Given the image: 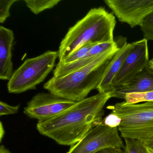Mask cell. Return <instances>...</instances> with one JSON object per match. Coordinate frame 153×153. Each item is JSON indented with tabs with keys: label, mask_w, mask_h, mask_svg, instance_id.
Instances as JSON below:
<instances>
[{
	"label": "cell",
	"mask_w": 153,
	"mask_h": 153,
	"mask_svg": "<svg viewBox=\"0 0 153 153\" xmlns=\"http://www.w3.org/2000/svg\"><path fill=\"white\" fill-rule=\"evenodd\" d=\"M95 153H126V152L122 149L108 148L99 150Z\"/></svg>",
	"instance_id": "obj_21"
},
{
	"label": "cell",
	"mask_w": 153,
	"mask_h": 153,
	"mask_svg": "<svg viewBox=\"0 0 153 153\" xmlns=\"http://www.w3.org/2000/svg\"><path fill=\"white\" fill-rule=\"evenodd\" d=\"M58 58V51H48L37 57L26 59L9 80L8 92L18 94L36 89L52 71Z\"/></svg>",
	"instance_id": "obj_5"
},
{
	"label": "cell",
	"mask_w": 153,
	"mask_h": 153,
	"mask_svg": "<svg viewBox=\"0 0 153 153\" xmlns=\"http://www.w3.org/2000/svg\"><path fill=\"white\" fill-rule=\"evenodd\" d=\"M19 105L12 106L5 102H0V116L16 114L19 111Z\"/></svg>",
	"instance_id": "obj_19"
},
{
	"label": "cell",
	"mask_w": 153,
	"mask_h": 153,
	"mask_svg": "<svg viewBox=\"0 0 153 153\" xmlns=\"http://www.w3.org/2000/svg\"><path fill=\"white\" fill-rule=\"evenodd\" d=\"M94 45L91 44L85 45L79 47V48L77 49L73 52L71 53L70 55L67 56L62 62H59L62 63V64H68V63L76 61L85 57L89 51L90 48Z\"/></svg>",
	"instance_id": "obj_15"
},
{
	"label": "cell",
	"mask_w": 153,
	"mask_h": 153,
	"mask_svg": "<svg viewBox=\"0 0 153 153\" xmlns=\"http://www.w3.org/2000/svg\"><path fill=\"white\" fill-rule=\"evenodd\" d=\"M145 145H146V146H147L148 147L153 149V141H151V142H149L148 144Z\"/></svg>",
	"instance_id": "obj_24"
},
{
	"label": "cell",
	"mask_w": 153,
	"mask_h": 153,
	"mask_svg": "<svg viewBox=\"0 0 153 153\" xmlns=\"http://www.w3.org/2000/svg\"><path fill=\"white\" fill-rule=\"evenodd\" d=\"M0 153H12L7 149L5 147V146L1 145L0 147Z\"/></svg>",
	"instance_id": "obj_23"
},
{
	"label": "cell",
	"mask_w": 153,
	"mask_h": 153,
	"mask_svg": "<svg viewBox=\"0 0 153 153\" xmlns=\"http://www.w3.org/2000/svg\"><path fill=\"white\" fill-rule=\"evenodd\" d=\"M118 20L131 27L141 26L153 12V0H105Z\"/></svg>",
	"instance_id": "obj_8"
},
{
	"label": "cell",
	"mask_w": 153,
	"mask_h": 153,
	"mask_svg": "<svg viewBox=\"0 0 153 153\" xmlns=\"http://www.w3.org/2000/svg\"><path fill=\"white\" fill-rule=\"evenodd\" d=\"M124 100L125 102L130 104L153 101V91L127 94Z\"/></svg>",
	"instance_id": "obj_14"
},
{
	"label": "cell",
	"mask_w": 153,
	"mask_h": 153,
	"mask_svg": "<svg viewBox=\"0 0 153 153\" xmlns=\"http://www.w3.org/2000/svg\"><path fill=\"white\" fill-rule=\"evenodd\" d=\"M120 48L118 45L114 46L88 65L66 76L53 77L44 84V88L55 95L74 102L85 99L92 90L97 88Z\"/></svg>",
	"instance_id": "obj_2"
},
{
	"label": "cell",
	"mask_w": 153,
	"mask_h": 153,
	"mask_svg": "<svg viewBox=\"0 0 153 153\" xmlns=\"http://www.w3.org/2000/svg\"><path fill=\"white\" fill-rule=\"evenodd\" d=\"M116 24L115 16L104 8L91 9L69 28L61 42L58 51L59 62L85 45L115 42L114 32Z\"/></svg>",
	"instance_id": "obj_3"
},
{
	"label": "cell",
	"mask_w": 153,
	"mask_h": 153,
	"mask_svg": "<svg viewBox=\"0 0 153 153\" xmlns=\"http://www.w3.org/2000/svg\"><path fill=\"white\" fill-rule=\"evenodd\" d=\"M149 66H150V67H151L153 70V55L151 59L149 60Z\"/></svg>",
	"instance_id": "obj_25"
},
{
	"label": "cell",
	"mask_w": 153,
	"mask_h": 153,
	"mask_svg": "<svg viewBox=\"0 0 153 153\" xmlns=\"http://www.w3.org/2000/svg\"><path fill=\"white\" fill-rule=\"evenodd\" d=\"M15 40L12 30L0 26V79L9 80L13 73L12 48Z\"/></svg>",
	"instance_id": "obj_10"
},
{
	"label": "cell",
	"mask_w": 153,
	"mask_h": 153,
	"mask_svg": "<svg viewBox=\"0 0 153 153\" xmlns=\"http://www.w3.org/2000/svg\"><path fill=\"white\" fill-rule=\"evenodd\" d=\"M27 7L35 15H38L46 10L52 8L61 0H25Z\"/></svg>",
	"instance_id": "obj_13"
},
{
	"label": "cell",
	"mask_w": 153,
	"mask_h": 153,
	"mask_svg": "<svg viewBox=\"0 0 153 153\" xmlns=\"http://www.w3.org/2000/svg\"><path fill=\"white\" fill-rule=\"evenodd\" d=\"M5 135V130L2 122L0 123V141L1 142Z\"/></svg>",
	"instance_id": "obj_22"
},
{
	"label": "cell",
	"mask_w": 153,
	"mask_h": 153,
	"mask_svg": "<svg viewBox=\"0 0 153 153\" xmlns=\"http://www.w3.org/2000/svg\"><path fill=\"white\" fill-rule=\"evenodd\" d=\"M135 42H125L110 62L108 68L97 90L98 93H104L111 91L113 81L121 68L126 57L134 48Z\"/></svg>",
	"instance_id": "obj_11"
},
{
	"label": "cell",
	"mask_w": 153,
	"mask_h": 153,
	"mask_svg": "<svg viewBox=\"0 0 153 153\" xmlns=\"http://www.w3.org/2000/svg\"><path fill=\"white\" fill-rule=\"evenodd\" d=\"M111 98L112 91L86 97L55 117L37 123L36 129L59 145L72 146L102 122L104 107Z\"/></svg>",
	"instance_id": "obj_1"
},
{
	"label": "cell",
	"mask_w": 153,
	"mask_h": 153,
	"mask_svg": "<svg viewBox=\"0 0 153 153\" xmlns=\"http://www.w3.org/2000/svg\"><path fill=\"white\" fill-rule=\"evenodd\" d=\"M118 128H111L101 123L94 127L67 153H95L108 148L124 149Z\"/></svg>",
	"instance_id": "obj_6"
},
{
	"label": "cell",
	"mask_w": 153,
	"mask_h": 153,
	"mask_svg": "<svg viewBox=\"0 0 153 153\" xmlns=\"http://www.w3.org/2000/svg\"><path fill=\"white\" fill-rule=\"evenodd\" d=\"M126 153H147L146 147L144 143L136 140L124 139Z\"/></svg>",
	"instance_id": "obj_16"
},
{
	"label": "cell",
	"mask_w": 153,
	"mask_h": 153,
	"mask_svg": "<svg viewBox=\"0 0 153 153\" xmlns=\"http://www.w3.org/2000/svg\"><path fill=\"white\" fill-rule=\"evenodd\" d=\"M148 149H149V151L151 152V153H153V149H151L149 148L148 147Z\"/></svg>",
	"instance_id": "obj_26"
},
{
	"label": "cell",
	"mask_w": 153,
	"mask_h": 153,
	"mask_svg": "<svg viewBox=\"0 0 153 153\" xmlns=\"http://www.w3.org/2000/svg\"><path fill=\"white\" fill-rule=\"evenodd\" d=\"M140 28L144 38L153 41V12L145 19Z\"/></svg>",
	"instance_id": "obj_17"
},
{
	"label": "cell",
	"mask_w": 153,
	"mask_h": 153,
	"mask_svg": "<svg viewBox=\"0 0 153 153\" xmlns=\"http://www.w3.org/2000/svg\"><path fill=\"white\" fill-rule=\"evenodd\" d=\"M121 122L120 118L112 113L108 114L103 120L104 124L111 128H118Z\"/></svg>",
	"instance_id": "obj_20"
},
{
	"label": "cell",
	"mask_w": 153,
	"mask_h": 153,
	"mask_svg": "<svg viewBox=\"0 0 153 153\" xmlns=\"http://www.w3.org/2000/svg\"><path fill=\"white\" fill-rule=\"evenodd\" d=\"M146 147L147 150V153H151V152L149 151V149L146 146Z\"/></svg>",
	"instance_id": "obj_27"
},
{
	"label": "cell",
	"mask_w": 153,
	"mask_h": 153,
	"mask_svg": "<svg viewBox=\"0 0 153 153\" xmlns=\"http://www.w3.org/2000/svg\"><path fill=\"white\" fill-rule=\"evenodd\" d=\"M18 0H0V23L3 24L10 16V10Z\"/></svg>",
	"instance_id": "obj_18"
},
{
	"label": "cell",
	"mask_w": 153,
	"mask_h": 153,
	"mask_svg": "<svg viewBox=\"0 0 153 153\" xmlns=\"http://www.w3.org/2000/svg\"><path fill=\"white\" fill-rule=\"evenodd\" d=\"M149 61L148 40L143 38L135 42V47L126 57L113 81L111 91L128 84L147 67Z\"/></svg>",
	"instance_id": "obj_9"
},
{
	"label": "cell",
	"mask_w": 153,
	"mask_h": 153,
	"mask_svg": "<svg viewBox=\"0 0 153 153\" xmlns=\"http://www.w3.org/2000/svg\"><path fill=\"white\" fill-rule=\"evenodd\" d=\"M107 108L121 120L118 129L124 139L136 140L145 145L153 141V101L134 104L124 101Z\"/></svg>",
	"instance_id": "obj_4"
},
{
	"label": "cell",
	"mask_w": 153,
	"mask_h": 153,
	"mask_svg": "<svg viewBox=\"0 0 153 153\" xmlns=\"http://www.w3.org/2000/svg\"><path fill=\"white\" fill-rule=\"evenodd\" d=\"M152 91H153V70L149 64L128 84L113 90L112 95V97L124 99L127 94Z\"/></svg>",
	"instance_id": "obj_12"
},
{
	"label": "cell",
	"mask_w": 153,
	"mask_h": 153,
	"mask_svg": "<svg viewBox=\"0 0 153 153\" xmlns=\"http://www.w3.org/2000/svg\"><path fill=\"white\" fill-rule=\"evenodd\" d=\"M76 102L50 92L39 93L27 102L24 112L29 118L42 122L55 117Z\"/></svg>",
	"instance_id": "obj_7"
}]
</instances>
